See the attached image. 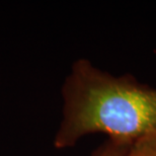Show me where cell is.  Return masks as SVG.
<instances>
[{
	"label": "cell",
	"mask_w": 156,
	"mask_h": 156,
	"mask_svg": "<svg viewBox=\"0 0 156 156\" xmlns=\"http://www.w3.org/2000/svg\"><path fill=\"white\" fill-rule=\"evenodd\" d=\"M62 120L54 138L57 149L101 133L132 144L156 132V89L129 75L115 76L86 59L72 65L62 86Z\"/></svg>",
	"instance_id": "1"
},
{
	"label": "cell",
	"mask_w": 156,
	"mask_h": 156,
	"mask_svg": "<svg viewBox=\"0 0 156 156\" xmlns=\"http://www.w3.org/2000/svg\"><path fill=\"white\" fill-rule=\"evenodd\" d=\"M131 145V143L108 139L94 149L89 156H128Z\"/></svg>",
	"instance_id": "2"
},
{
	"label": "cell",
	"mask_w": 156,
	"mask_h": 156,
	"mask_svg": "<svg viewBox=\"0 0 156 156\" xmlns=\"http://www.w3.org/2000/svg\"><path fill=\"white\" fill-rule=\"evenodd\" d=\"M128 156H156V132L143 136L133 142Z\"/></svg>",
	"instance_id": "3"
}]
</instances>
